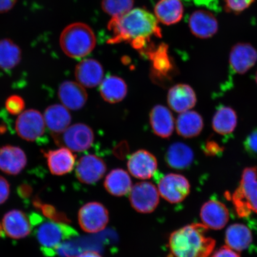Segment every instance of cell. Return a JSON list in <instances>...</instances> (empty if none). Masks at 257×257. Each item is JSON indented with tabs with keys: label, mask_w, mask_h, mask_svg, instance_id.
<instances>
[{
	"label": "cell",
	"mask_w": 257,
	"mask_h": 257,
	"mask_svg": "<svg viewBox=\"0 0 257 257\" xmlns=\"http://www.w3.org/2000/svg\"><path fill=\"white\" fill-rule=\"evenodd\" d=\"M226 245L236 252L246 249L252 242L251 231L243 224L235 223L228 227L225 234Z\"/></svg>",
	"instance_id": "30"
},
{
	"label": "cell",
	"mask_w": 257,
	"mask_h": 257,
	"mask_svg": "<svg viewBox=\"0 0 257 257\" xmlns=\"http://www.w3.org/2000/svg\"><path fill=\"white\" fill-rule=\"evenodd\" d=\"M191 33L200 39H208L217 33L218 22L216 16L207 10H198L189 19Z\"/></svg>",
	"instance_id": "15"
},
{
	"label": "cell",
	"mask_w": 257,
	"mask_h": 257,
	"mask_svg": "<svg viewBox=\"0 0 257 257\" xmlns=\"http://www.w3.org/2000/svg\"><path fill=\"white\" fill-rule=\"evenodd\" d=\"M167 99L169 107L179 113L190 110L197 101L194 90L185 83H179L170 88Z\"/></svg>",
	"instance_id": "16"
},
{
	"label": "cell",
	"mask_w": 257,
	"mask_h": 257,
	"mask_svg": "<svg viewBox=\"0 0 257 257\" xmlns=\"http://www.w3.org/2000/svg\"><path fill=\"white\" fill-rule=\"evenodd\" d=\"M150 122L154 134L160 138L171 137L175 128V118L171 111L163 105H156L150 113Z\"/></svg>",
	"instance_id": "23"
},
{
	"label": "cell",
	"mask_w": 257,
	"mask_h": 257,
	"mask_svg": "<svg viewBox=\"0 0 257 257\" xmlns=\"http://www.w3.org/2000/svg\"><path fill=\"white\" fill-rule=\"evenodd\" d=\"M60 45L66 56L72 59H82L94 50L96 37L89 26L76 22L64 29L60 35Z\"/></svg>",
	"instance_id": "3"
},
{
	"label": "cell",
	"mask_w": 257,
	"mask_h": 257,
	"mask_svg": "<svg viewBox=\"0 0 257 257\" xmlns=\"http://www.w3.org/2000/svg\"><path fill=\"white\" fill-rule=\"evenodd\" d=\"M79 224L84 232L96 233L104 230L108 223L107 209L98 202H91L80 208Z\"/></svg>",
	"instance_id": "7"
},
{
	"label": "cell",
	"mask_w": 257,
	"mask_h": 257,
	"mask_svg": "<svg viewBox=\"0 0 257 257\" xmlns=\"http://www.w3.org/2000/svg\"><path fill=\"white\" fill-rule=\"evenodd\" d=\"M186 1L192 2L197 5H204L207 8H212L214 7L217 0H186Z\"/></svg>",
	"instance_id": "42"
},
{
	"label": "cell",
	"mask_w": 257,
	"mask_h": 257,
	"mask_svg": "<svg viewBox=\"0 0 257 257\" xmlns=\"http://www.w3.org/2000/svg\"><path fill=\"white\" fill-rule=\"evenodd\" d=\"M32 193V189L28 185H22L19 188V194L21 197L27 198L30 197Z\"/></svg>",
	"instance_id": "43"
},
{
	"label": "cell",
	"mask_w": 257,
	"mask_h": 257,
	"mask_svg": "<svg viewBox=\"0 0 257 257\" xmlns=\"http://www.w3.org/2000/svg\"><path fill=\"white\" fill-rule=\"evenodd\" d=\"M48 168L53 175L62 176L72 172L75 165L76 157L66 148L44 152Z\"/></svg>",
	"instance_id": "22"
},
{
	"label": "cell",
	"mask_w": 257,
	"mask_h": 257,
	"mask_svg": "<svg viewBox=\"0 0 257 257\" xmlns=\"http://www.w3.org/2000/svg\"><path fill=\"white\" fill-rule=\"evenodd\" d=\"M104 185L106 191L115 197L130 194L133 187L130 175L121 169L112 170L106 176Z\"/></svg>",
	"instance_id": "29"
},
{
	"label": "cell",
	"mask_w": 257,
	"mask_h": 257,
	"mask_svg": "<svg viewBox=\"0 0 257 257\" xmlns=\"http://www.w3.org/2000/svg\"><path fill=\"white\" fill-rule=\"evenodd\" d=\"M243 144L244 150L250 157H257V128L250 132Z\"/></svg>",
	"instance_id": "37"
},
{
	"label": "cell",
	"mask_w": 257,
	"mask_h": 257,
	"mask_svg": "<svg viewBox=\"0 0 257 257\" xmlns=\"http://www.w3.org/2000/svg\"><path fill=\"white\" fill-rule=\"evenodd\" d=\"M157 21L166 25L179 23L184 16L181 0H160L154 8Z\"/></svg>",
	"instance_id": "28"
},
{
	"label": "cell",
	"mask_w": 257,
	"mask_h": 257,
	"mask_svg": "<svg viewBox=\"0 0 257 257\" xmlns=\"http://www.w3.org/2000/svg\"><path fill=\"white\" fill-rule=\"evenodd\" d=\"M16 2L17 0H0V14H5L11 11Z\"/></svg>",
	"instance_id": "41"
},
{
	"label": "cell",
	"mask_w": 257,
	"mask_h": 257,
	"mask_svg": "<svg viewBox=\"0 0 257 257\" xmlns=\"http://www.w3.org/2000/svg\"><path fill=\"white\" fill-rule=\"evenodd\" d=\"M2 224L5 233L12 239L25 238L32 230L30 218L21 210L8 212L3 218Z\"/></svg>",
	"instance_id": "19"
},
{
	"label": "cell",
	"mask_w": 257,
	"mask_h": 257,
	"mask_svg": "<svg viewBox=\"0 0 257 257\" xmlns=\"http://www.w3.org/2000/svg\"><path fill=\"white\" fill-rule=\"evenodd\" d=\"M107 171L104 161L99 157L89 154L80 158L76 166L77 179L83 184L92 185L103 178Z\"/></svg>",
	"instance_id": "12"
},
{
	"label": "cell",
	"mask_w": 257,
	"mask_h": 257,
	"mask_svg": "<svg viewBox=\"0 0 257 257\" xmlns=\"http://www.w3.org/2000/svg\"><path fill=\"white\" fill-rule=\"evenodd\" d=\"M208 228L203 224L186 225L169 237L170 252L175 257H209L216 241L207 236Z\"/></svg>",
	"instance_id": "2"
},
{
	"label": "cell",
	"mask_w": 257,
	"mask_h": 257,
	"mask_svg": "<svg viewBox=\"0 0 257 257\" xmlns=\"http://www.w3.org/2000/svg\"><path fill=\"white\" fill-rule=\"evenodd\" d=\"M255 82H256V84H257V71H256V72L255 73Z\"/></svg>",
	"instance_id": "46"
},
{
	"label": "cell",
	"mask_w": 257,
	"mask_h": 257,
	"mask_svg": "<svg viewBox=\"0 0 257 257\" xmlns=\"http://www.w3.org/2000/svg\"><path fill=\"white\" fill-rule=\"evenodd\" d=\"M255 0H224V9L227 13L238 15L246 11Z\"/></svg>",
	"instance_id": "35"
},
{
	"label": "cell",
	"mask_w": 257,
	"mask_h": 257,
	"mask_svg": "<svg viewBox=\"0 0 257 257\" xmlns=\"http://www.w3.org/2000/svg\"><path fill=\"white\" fill-rule=\"evenodd\" d=\"M6 110L12 115L21 114L25 107L24 99L21 96L14 95L7 99L5 103Z\"/></svg>",
	"instance_id": "36"
},
{
	"label": "cell",
	"mask_w": 257,
	"mask_h": 257,
	"mask_svg": "<svg viewBox=\"0 0 257 257\" xmlns=\"http://www.w3.org/2000/svg\"><path fill=\"white\" fill-rule=\"evenodd\" d=\"M176 128L179 136L185 138H195L203 130V118L197 111L182 112L177 118Z\"/></svg>",
	"instance_id": "27"
},
{
	"label": "cell",
	"mask_w": 257,
	"mask_h": 257,
	"mask_svg": "<svg viewBox=\"0 0 257 257\" xmlns=\"http://www.w3.org/2000/svg\"><path fill=\"white\" fill-rule=\"evenodd\" d=\"M256 62L257 50L249 43H237L230 50L229 65L234 73L243 75L254 66Z\"/></svg>",
	"instance_id": "14"
},
{
	"label": "cell",
	"mask_w": 257,
	"mask_h": 257,
	"mask_svg": "<svg viewBox=\"0 0 257 257\" xmlns=\"http://www.w3.org/2000/svg\"><path fill=\"white\" fill-rule=\"evenodd\" d=\"M134 0H102L101 8L112 18L118 17L131 11Z\"/></svg>",
	"instance_id": "33"
},
{
	"label": "cell",
	"mask_w": 257,
	"mask_h": 257,
	"mask_svg": "<svg viewBox=\"0 0 257 257\" xmlns=\"http://www.w3.org/2000/svg\"><path fill=\"white\" fill-rule=\"evenodd\" d=\"M11 188L7 179L0 176V205L4 204L8 200Z\"/></svg>",
	"instance_id": "39"
},
{
	"label": "cell",
	"mask_w": 257,
	"mask_h": 257,
	"mask_svg": "<svg viewBox=\"0 0 257 257\" xmlns=\"http://www.w3.org/2000/svg\"><path fill=\"white\" fill-rule=\"evenodd\" d=\"M58 95L64 107L73 111L80 110L88 100V94L85 88L78 82L70 80L61 83Z\"/></svg>",
	"instance_id": "18"
},
{
	"label": "cell",
	"mask_w": 257,
	"mask_h": 257,
	"mask_svg": "<svg viewBox=\"0 0 257 257\" xmlns=\"http://www.w3.org/2000/svg\"><path fill=\"white\" fill-rule=\"evenodd\" d=\"M229 197L239 217H248L252 212L257 214L256 167L243 170L238 187Z\"/></svg>",
	"instance_id": "4"
},
{
	"label": "cell",
	"mask_w": 257,
	"mask_h": 257,
	"mask_svg": "<svg viewBox=\"0 0 257 257\" xmlns=\"http://www.w3.org/2000/svg\"><path fill=\"white\" fill-rule=\"evenodd\" d=\"M27 164V157L23 150L11 146L0 148V170L10 175H18Z\"/></svg>",
	"instance_id": "20"
},
{
	"label": "cell",
	"mask_w": 257,
	"mask_h": 257,
	"mask_svg": "<svg viewBox=\"0 0 257 257\" xmlns=\"http://www.w3.org/2000/svg\"><path fill=\"white\" fill-rule=\"evenodd\" d=\"M34 205L42 211L45 217L51 221L64 223L69 221L65 214L57 211L53 205L43 203L39 198L35 199Z\"/></svg>",
	"instance_id": "34"
},
{
	"label": "cell",
	"mask_w": 257,
	"mask_h": 257,
	"mask_svg": "<svg viewBox=\"0 0 257 257\" xmlns=\"http://www.w3.org/2000/svg\"><path fill=\"white\" fill-rule=\"evenodd\" d=\"M58 146H62L72 152H83L88 150L94 141V133L88 125L76 123L66 128L59 135L53 136Z\"/></svg>",
	"instance_id": "6"
},
{
	"label": "cell",
	"mask_w": 257,
	"mask_h": 257,
	"mask_svg": "<svg viewBox=\"0 0 257 257\" xmlns=\"http://www.w3.org/2000/svg\"><path fill=\"white\" fill-rule=\"evenodd\" d=\"M44 118L46 125L53 136L62 133L70 126L72 121V116L68 109L60 104L48 107L44 112Z\"/></svg>",
	"instance_id": "24"
},
{
	"label": "cell",
	"mask_w": 257,
	"mask_h": 257,
	"mask_svg": "<svg viewBox=\"0 0 257 257\" xmlns=\"http://www.w3.org/2000/svg\"><path fill=\"white\" fill-rule=\"evenodd\" d=\"M223 148L216 141L208 140L204 144L203 150L204 154L207 156L214 157L222 154L224 152Z\"/></svg>",
	"instance_id": "38"
},
{
	"label": "cell",
	"mask_w": 257,
	"mask_h": 257,
	"mask_svg": "<svg viewBox=\"0 0 257 257\" xmlns=\"http://www.w3.org/2000/svg\"><path fill=\"white\" fill-rule=\"evenodd\" d=\"M21 48L10 39L0 40V69L11 70L21 62Z\"/></svg>",
	"instance_id": "32"
},
{
	"label": "cell",
	"mask_w": 257,
	"mask_h": 257,
	"mask_svg": "<svg viewBox=\"0 0 257 257\" xmlns=\"http://www.w3.org/2000/svg\"><path fill=\"white\" fill-rule=\"evenodd\" d=\"M194 153L191 148L182 143L170 145L167 150L165 160L169 168L175 170H185L194 162Z\"/></svg>",
	"instance_id": "25"
},
{
	"label": "cell",
	"mask_w": 257,
	"mask_h": 257,
	"mask_svg": "<svg viewBox=\"0 0 257 257\" xmlns=\"http://www.w3.org/2000/svg\"><path fill=\"white\" fill-rule=\"evenodd\" d=\"M200 217L202 223L208 229L220 230L229 221V213L228 209L222 202L211 200L202 205Z\"/></svg>",
	"instance_id": "17"
},
{
	"label": "cell",
	"mask_w": 257,
	"mask_h": 257,
	"mask_svg": "<svg viewBox=\"0 0 257 257\" xmlns=\"http://www.w3.org/2000/svg\"><path fill=\"white\" fill-rule=\"evenodd\" d=\"M127 166L132 176L137 179L146 180L156 174L158 163L156 157L149 151L140 150L130 157Z\"/></svg>",
	"instance_id": "13"
},
{
	"label": "cell",
	"mask_w": 257,
	"mask_h": 257,
	"mask_svg": "<svg viewBox=\"0 0 257 257\" xmlns=\"http://www.w3.org/2000/svg\"><path fill=\"white\" fill-rule=\"evenodd\" d=\"M168 50V46L162 43L158 46L154 45L143 54L152 62V76L154 81L165 82L174 69Z\"/></svg>",
	"instance_id": "11"
},
{
	"label": "cell",
	"mask_w": 257,
	"mask_h": 257,
	"mask_svg": "<svg viewBox=\"0 0 257 257\" xmlns=\"http://www.w3.org/2000/svg\"><path fill=\"white\" fill-rule=\"evenodd\" d=\"M128 194L132 207L140 213H152L159 204L158 189L149 182L137 183Z\"/></svg>",
	"instance_id": "8"
},
{
	"label": "cell",
	"mask_w": 257,
	"mask_h": 257,
	"mask_svg": "<svg viewBox=\"0 0 257 257\" xmlns=\"http://www.w3.org/2000/svg\"><path fill=\"white\" fill-rule=\"evenodd\" d=\"M78 236V232L69 225L64 223L48 221L41 223L36 232L37 238L48 256L55 254L56 249L66 240Z\"/></svg>",
	"instance_id": "5"
},
{
	"label": "cell",
	"mask_w": 257,
	"mask_h": 257,
	"mask_svg": "<svg viewBox=\"0 0 257 257\" xmlns=\"http://www.w3.org/2000/svg\"><path fill=\"white\" fill-rule=\"evenodd\" d=\"M77 257H102L99 253L93 250H87V251L83 252L80 253Z\"/></svg>",
	"instance_id": "44"
},
{
	"label": "cell",
	"mask_w": 257,
	"mask_h": 257,
	"mask_svg": "<svg viewBox=\"0 0 257 257\" xmlns=\"http://www.w3.org/2000/svg\"><path fill=\"white\" fill-rule=\"evenodd\" d=\"M237 123L236 111L230 107L222 106L215 112L212 120V127L218 134L227 136L235 130Z\"/></svg>",
	"instance_id": "31"
},
{
	"label": "cell",
	"mask_w": 257,
	"mask_h": 257,
	"mask_svg": "<svg viewBox=\"0 0 257 257\" xmlns=\"http://www.w3.org/2000/svg\"><path fill=\"white\" fill-rule=\"evenodd\" d=\"M75 75L79 84L84 88H92L100 85L104 79V69L97 60L87 59L78 64Z\"/></svg>",
	"instance_id": "21"
},
{
	"label": "cell",
	"mask_w": 257,
	"mask_h": 257,
	"mask_svg": "<svg viewBox=\"0 0 257 257\" xmlns=\"http://www.w3.org/2000/svg\"><path fill=\"white\" fill-rule=\"evenodd\" d=\"M15 128L19 137L34 142L43 136L46 130L44 118L39 111L30 109L22 112L16 120Z\"/></svg>",
	"instance_id": "10"
},
{
	"label": "cell",
	"mask_w": 257,
	"mask_h": 257,
	"mask_svg": "<svg viewBox=\"0 0 257 257\" xmlns=\"http://www.w3.org/2000/svg\"><path fill=\"white\" fill-rule=\"evenodd\" d=\"M4 232L5 231L4 229H3V224L1 223H0V237H2L3 235Z\"/></svg>",
	"instance_id": "45"
},
{
	"label": "cell",
	"mask_w": 257,
	"mask_h": 257,
	"mask_svg": "<svg viewBox=\"0 0 257 257\" xmlns=\"http://www.w3.org/2000/svg\"><path fill=\"white\" fill-rule=\"evenodd\" d=\"M210 257H240V256L235 250L227 245H224L215 251Z\"/></svg>",
	"instance_id": "40"
},
{
	"label": "cell",
	"mask_w": 257,
	"mask_h": 257,
	"mask_svg": "<svg viewBox=\"0 0 257 257\" xmlns=\"http://www.w3.org/2000/svg\"><path fill=\"white\" fill-rule=\"evenodd\" d=\"M110 44L127 43L143 54L153 46L152 38H162L158 21L152 14L140 8L118 17L112 18L108 25Z\"/></svg>",
	"instance_id": "1"
},
{
	"label": "cell",
	"mask_w": 257,
	"mask_h": 257,
	"mask_svg": "<svg viewBox=\"0 0 257 257\" xmlns=\"http://www.w3.org/2000/svg\"><path fill=\"white\" fill-rule=\"evenodd\" d=\"M99 92L104 100L108 103H118L126 97L127 85L120 77L108 75L99 85Z\"/></svg>",
	"instance_id": "26"
},
{
	"label": "cell",
	"mask_w": 257,
	"mask_h": 257,
	"mask_svg": "<svg viewBox=\"0 0 257 257\" xmlns=\"http://www.w3.org/2000/svg\"><path fill=\"white\" fill-rule=\"evenodd\" d=\"M159 194L172 204L181 202L188 197L191 185L185 176L177 173H169L158 182Z\"/></svg>",
	"instance_id": "9"
}]
</instances>
